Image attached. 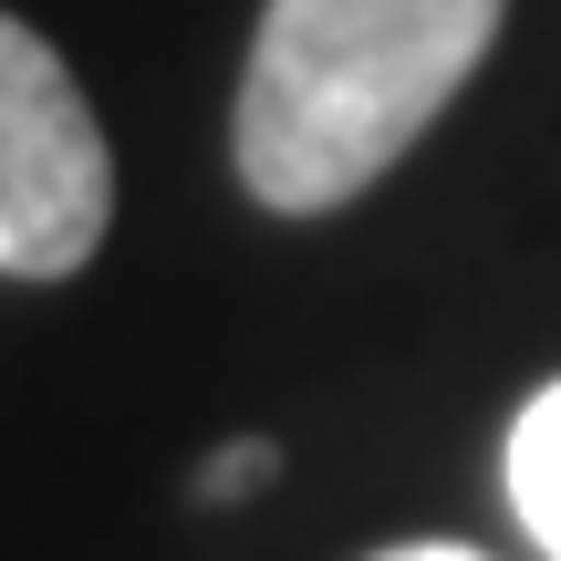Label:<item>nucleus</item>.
<instances>
[{
  "label": "nucleus",
  "instance_id": "1",
  "mask_svg": "<svg viewBox=\"0 0 561 561\" xmlns=\"http://www.w3.org/2000/svg\"><path fill=\"white\" fill-rule=\"evenodd\" d=\"M510 0H271L240 62L229 157L280 219L364 198L489 62Z\"/></svg>",
  "mask_w": 561,
  "mask_h": 561
},
{
  "label": "nucleus",
  "instance_id": "2",
  "mask_svg": "<svg viewBox=\"0 0 561 561\" xmlns=\"http://www.w3.org/2000/svg\"><path fill=\"white\" fill-rule=\"evenodd\" d=\"M115 229V146L73 62L0 11V271L73 280Z\"/></svg>",
  "mask_w": 561,
  "mask_h": 561
},
{
  "label": "nucleus",
  "instance_id": "3",
  "mask_svg": "<svg viewBox=\"0 0 561 561\" xmlns=\"http://www.w3.org/2000/svg\"><path fill=\"white\" fill-rule=\"evenodd\" d=\"M510 510H520V530L561 561V385L520 405V426H510Z\"/></svg>",
  "mask_w": 561,
  "mask_h": 561
},
{
  "label": "nucleus",
  "instance_id": "4",
  "mask_svg": "<svg viewBox=\"0 0 561 561\" xmlns=\"http://www.w3.org/2000/svg\"><path fill=\"white\" fill-rule=\"evenodd\" d=\"M271 468H280V447L240 437V447H219V458L198 468V500H240V489H271Z\"/></svg>",
  "mask_w": 561,
  "mask_h": 561
},
{
  "label": "nucleus",
  "instance_id": "5",
  "mask_svg": "<svg viewBox=\"0 0 561 561\" xmlns=\"http://www.w3.org/2000/svg\"><path fill=\"white\" fill-rule=\"evenodd\" d=\"M375 561H489V551H468V541H405V551H375Z\"/></svg>",
  "mask_w": 561,
  "mask_h": 561
}]
</instances>
